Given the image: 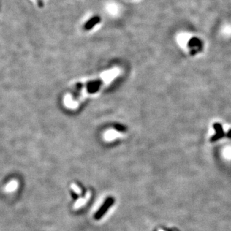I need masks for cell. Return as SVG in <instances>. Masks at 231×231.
<instances>
[{
    "mask_svg": "<svg viewBox=\"0 0 231 231\" xmlns=\"http://www.w3.org/2000/svg\"><path fill=\"white\" fill-rule=\"evenodd\" d=\"M158 231H164V230H161V229H159Z\"/></svg>",
    "mask_w": 231,
    "mask_h": 231,
    "instance_id": "cell-8",
    "label": "cell"
},
{
    "mask_svg": "<svg viewBox=\"0 0 231 231\" xmlns=\"http://www.w3.org/2000/svg\"><path fill=\"white\" fill-rule=\"evenodd\" d=\"M101 21V18L99 15H96L92 18H91L88 21L86 22L84 25V29L86 30H91L94 27V26L99 23Z\"/></svg>",
    "mask_w": 231,
    "mask_h": 231,
    "instance_id": "cell-3",
    "label": "cell"
},
{
    "mask_svg": "<svg viewBox=\"0 0 231 231\" xmlns=\"http://www.w3.org/2000/svg\"><path fill=\"white\" fill-rule=\"evenodd\" d=\"M71 188L74 191V192L75 193H77V194H80L82 193V191L80 188L77 184H74V183H72V184H71Z\"/></svg>",
    "mask_w": 231,
    "mask_h": 231,
    "instance_id": "cell-6",
    "label": "cell"
},
{
    "mask_svg": "<svg viewBox=\"0 0 231 231\" xmlns=\"http://www.w3.org/2000/svg\"><path fill=\"white\" fill-rule=\"evenodd\" d=\"M189 46L192 48H195V50H196V48H200V47L202 46V42L198 38L194 37L190 40L189 42Z\"/></svg>",
    "mask_w": 231,
    "mask_h": 231,
    "instance_id": "cell-5",
    "label": "cell"
},
{
    "mask_svg": "<svg viewBox=\"0 0 231 231\" xmlns=\"http://www.w3.org/2000/svg\"><path fill=\"white\" fill-rule=\"evenodd\" d=\"M125 136V134L119 132L118 130H116L114 129H110L109 130H107L104 134V139L106 141H112L116 138H121Z\"/></svg>",
    "mask_w": 231,
    "mask_h": 231,
    "instance_id": "cell-2",
    "label": "cell"
},
{
    "mask_svg": "<svg viewBox=\"0 0 231 231\" xmlns=\"http://www.w3.org/2000/svg\"><path fill=\"white\" fill-rule=\"evenodd\" d=\"M213 126H214V129L215 131H216V134L213 135V136L211 138L210 141L211 142L216 141L218 140L219 139H221L224 137L231 138V130H230L227 133L225 134V133H224V130H223L221 125H220V123H214Z\"/></svg>",
    "mask_w": 231,
    "mask_h": 231,
    "instance_id": "cell-1",
    "label": "cell"
},
{
    "mask_svg": "<svg viewBox=\"0 0 231 231\" xmlns=\"http://www.w3.org/2000/svg\"><path fill=\"white\" fill-rule=\"evenodd\" d=\"M38 5H39V7H43L44 3H43V1H42V0H38Z\"/></svg>",
    "mask_w": 231,
    "mask_h": 231,
    "instance_id": "cell-7",
    "label": "cell"
},
{
    "mask_svg": "<svg viewBox=\"0 0 231 231\" xmlns=\"http://www.w3.org/2000/svg\"><path fill=\"white\" fill-rule=\"evenodd\" d=\"M91 192H87L86 193V197L84 198H80L76 202H75V203L74 204L73 208L75 209H77L82 208V207H83V206H84L86 203L88 202V200H89V198H91Z\"/></svg>",
    "mask_w": 231,
    "mask_h": 231,
    "instance_id": "cell-4",
    "label": "cell"
}]
</instances>
